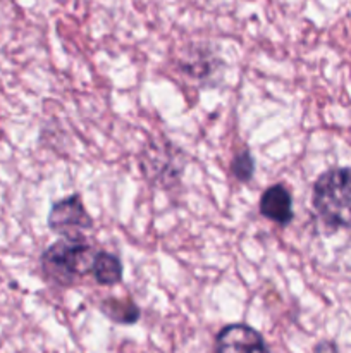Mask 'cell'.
Returning <instances> with one entry per match:
<instances>
[{
  "mask_svg": "<svg viewBox=\"0 0 351 353\" xmlns=\"http://www.w3.org/2000/svg\"><path fill=\"white\" fill-rule=\"evenodd\" d=\"M313 207L326 224L351 230V168L320 174L313 185Z\"/></svg>",
  "mask_w": 351,
  "mask_h": 353,
  "instance_id": "obj_1",
  "label": "cell"
},
{
  "mask_svg": "<svg viewBox=\"0 0 351 353\" xmlns=\"http://www.w3.org/2000/svg\"><path fill=\"white\" fill-rule=\"evenodd\" d=\"M98 250L83 240H61L41 255L45 276L55 285L69 286L78 278L92 274Z\"/></svg>",
  "mask_w": 351,
  "mask_h": 353,
  "instance_id": "obj_2",
  "label": "cell"
},
{
  "mask_svg": "<svg viewBox=\"0 0 351 353\" xmlns=\"http://www.w3.org/2000/svg\"><path fill=\"white\" fill-rule=\"evenodd\" d=\"M100 310L117 324H134L140 319V309L131 300H103Z\"/></svg>",
  "mask_w": 351,
  "mask_h": 353,
  "instance_id": "obj_7",
  "label": "cell"
},
{
  "mask_svg": "<svg viewBox=\"0 0 351 353\" xmlns=\"http://www.w3.org/2000/svg\"><path fill=\"white\" fill-rule=\"evenodd\" d=\"M48 228L54 233L65 236V240H83V231L92 230L93 221L78 193L52 205L48 212Z\"/></svg>",
  "mask_w": 351,
  "mask_h": 353,
  "instance_id": "obj_3",
  "label": "cell"
},
{
  "mask_svg": "<svg viewBox=\"0 0 351 353\" xmlns=\"http://www.w3.org/2000/svg\"><path fill=\"white\" fill-rule=\"evenodd\" d=\"M92 276L98 285L114 286L123 281V264L116 255L109 252H98Z\"/></svg>",
  "mask_w": 351,
  "mask_h": 353,
  "instance_id": "obj_6",
  "label": "cell"
},
{
  "mask_svg": "<svg viewBox=\"0 0 351 353\" xmlns=\"http://www.w3.org/2000/svg\"><path fill=\"white\" fill-rule=\"evenodd\" d=\"M231 172L237 181H250L255 174V159L250 150H241L231 162Z\"/></svg>",
  "mask_w": 351,
  "mask_h": 353,
  "instance_id": "obj_8",
  "label": "cell"
},
{
  "mask_svg": "<svg viewBox=\"0 0 351 353\" xmlns=\"http://www.w3.org/2000/svg\"><path fill=\"white\" fill-rule=\"evenodd\" d=\"M315 353H337V348L332 341H322L315 347Z\"/></svg>",
  "mask_w": 351,
  "mask_h": 353,
  "instance_id": "obj_9",
  "label": "cell"
},
{
  "mask_svg": "<svg viewBox=\"0 0 351 353\" xmlns=\"http://www.w3.org/2000/svg\"><path fill=\"white\" fill-rule=\"evenodd\" d=\"M260 214L279 226H288L292 221L291 192L284 185L268 186L260 199Z\"/></svg>",
  "mask_w": 351,
  "mask_h": 353,
  "instance_id": "obj_5",
  "label": "cell"
},
{
  "mask_svg": "<svg viewBox=\"0 0 351 353\" xmlns=\"http://www.w3.org/2000/svg\"><path fill=\"white\" fill-rule=\"evenodd\" d=\"M215 353H270L264 336L246 324H229L215 338Z\"/></svg>",
  "mask_w": 351,
  "mask_h": 353,
  "instance_id": "obj_4",
  "label": "cell"
}]
</instances>
